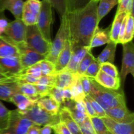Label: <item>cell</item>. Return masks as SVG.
Instances as JSON below:
<instances>
[{
	"label": "cell",
	"instance_id": "cell-1",
	"mask_svg": "<svg viewBox=\"0 0 134 134\" xmlns=\"http://www.w3.org/2000/svg\"><path fill=\"white\" fill-rule=\"evenodd\" d=\"M99 1H92L81 10L66 13L68 39L71 47H88L97 26Z\"/></svg>",
	"mask_w": 134,
	"mask_h": 134
},
{
	"label": "cell",
	"instance_id": "cell-2",
	"mask_svg": "<svg viewBox=\"0 0 134 134\" xmlns=\"http://www.w3.org/2000/svg\"><path fill=\"white\" fill-rule=\"evenodd\" d=\"M91 88L88 95L96 101L107 113L110 109L126 107V98L122 90L105 88L97 83L94 79H90Z\"/></svg>",
	"mask_w": 134,
	"mask_h": 134
},
{
	"label": "cell",
	"instance_id": "cell-3",
	"mask_svg": "<svg viewBox=\"0 0 134 134\" xmlns=\"http://www.w3.org/2000/svg\"><path fill=\"white\" fill-rule=\"evenodd\" d=\"M26 30L27 26L21 19H15L9 22L5 33L0 37L10 44L20 48L27 47L26 45Z\"/></svg>",
	"mask_w": 134,
	"mask_h": 134
},
{
	"label": "cell",
	"instance_id": "cell-4",
	"mask_svg": "<svg viewBox=\"0 0 134 134\" xmlns=\"http://www.w3.org/2000/svg\"><path fill=\"white\" fill-rule=\"evenodd\" d=\"M51 43L44 39L36 25L27 26L26 45L29 48L47 56L51 49Z\"/></svg>",
	"mask_w": 134,
	"mask_h": 134
},
{
	"label": "cell",
	"instance_id": "cell-5",
	"mask_svg": "<svg viewBox=\"0 0 134 134\" xmlns=\"http://www.w3.org/2000/svg\"><path fill=\"white\" fill-rule=\"evenodd\" d=\"M60 18L61 22L60 28L56 34L54 40L52 41L51 49L45 58V60L53 63L54 64L59 54L62 50L65 41L68 39V25L66 13Z\"/></svg>",
	"mask_w": 134,
	"mask_h": 134
},
{
	"label": "cell",
	"instance_id": "cell-6",
	"mask_svg": "<svg viewBox=\"0 0 134 134\" xmlns=\"http://www.w3.org/2000/svg\"><path fill=\"white\" fill-rule=\"evenodd\" d=\"M24 116L32 122L34 124L39 126L55 125L60 122L59 115H51L35 103L30 109L24 112H21Z\"/></svg>",
	"mask_w": 134,
	"mask_h": 134
},
{
	"label": "cell",
	"instance_id": "cell-7",
	"mask_svg": "<svg viewBox=\"0 0 134 134\" xmlns=\"http://www.w3.org/2000/svg\"><path fill=\"white\" fill-rule=\"evenodd\" d=\"M52 7L48 0H42L40 13L36 26L47 41L52 43L51 26L52 21Z\"/></svg>",
	"mask_w": 134,
	"mask_h": 134
},
{
	"label": "cell",
	"instance_id": "cell-8",
	"mask_svg": "<svg viewBox=\"0 0 134 134\" xmlns=\"http://www.w3.org/2000/svg\"><path fill=\"white\" fill-rule=\"evenodd\" d=\"M34 124L18 109L10 111L9 126L5 132L10 134H26L30 127Z\"/></svg>",
	"mask_w": 134,
	"mask_h": 134
},
{
	"label": "cell",
	"instance_id": "cell-9",
	"mask_svg": "<svg viewBox=\"0 0 134 134\" xmlns=\"http://www.w3.org/2000/svg\"><path fill=\"white\" fill-rule=\"evenodd\" d=\"M41 7V1L40 0H25L21 20L26 26L37 24Z\"/></svg>",
	"mask_w": 134,
	"mask_h": 134
},
{
	"label": "cell",
	"instance_id": "cell-10",
	"mask_svg": "<svg viewBox=\"0 0 134 134\" xmlns=\"http://www.w3.org/2000/svg\"><path fill=\"white\" fill-rule=\"evenodd\" d=\"M122 44L123 56L120 78L124 82L128 74L134 77V45L132 41Z\"/></svg>",
	"mask_w": 134,
	"mask_h": 134
},
{
	"label": "cell",
	"instance_id": "cell-11",
	"mask_svg": "<svg viewBox=\"0 0 134 134\" xmlns=\"http://www.w3.org/2000/svg\"><path fill=\"white\" fill-rule=\"evenodd\" d=\"M22 70L18 56L0 58V74L12 78L18 75Z\"/></svg>",
	"mask_w": 134,
	"mask_h": 134
},
{
	"label": "cell",
	"instance_id": "cell-12",
	"mask_svg": "<svg viewBox=\"0 0 134 134\" xmlns=\"http://www.w3.org/2000/svg\"><path fill=\"white\" fill-rule=\"evenodd\" d=\"M18 52H19L18 57L23 69H26L41 60H44L46 58L45 55L40 54L35 51L27 47L20 48Z\"/></svg>",
	"mask_w": 134,
	"mask_h": 134
},
{
	"label": "cell",
	"instance_id": "cell-13",
	"mask_svg": "<svg viewBox=\"0 0 134 134\" xmlns=\"http://www.w3.org/2000/svg\"><path fill=\"white\" fill-rule=\"evenodd\" d=\"M107 117L119 123L130 124L134 122V114L127 107L110 109L106 113Z\"/></svg>",
	"mask_w": 134,
	"mask_h": 134
},
{
	"label": "cell",
	"instance_id": "cell-14",
	"mask_svg": "<svg viewBox=\"0 0 134 134\" xmlns=\"http://www.w3.org/2000/svg\"><path fill=\"white\" fill-rule=\"evenodd\" d=\"M90 50L91 49H90L88 47H71V56L70 60L64 70L68 71L73 74H77V69L81 60L86 52Z\"/></svg>",
	"mask_w": 134,
	"mask_h": 134
},
{
	"label": "cell",
	"instance_id": "cell-15",
	"mask_svg": "<svg viewBox=\"0 0 134 134\" xmlns=\"http://www.w3.org/2000/svg\"><path fill=\"white\" fill-rule=\"evenodd\" d=\"M64 106L68 108L73 119L78 124L82 123L88 116L85 109L84 102H77L71 99L64 102Z\"/></svg>",
	"mask_w": 134,
	"mask_h": 134
},
{
	"label": "cell",
	"instance_id": "cell-16",
	"mask_svg": "<svg viewBox=\"0 0 134 134\" xmlns=\"http://www.w3.org/2000/svg\"><path fill=\"white\" fill-rule=\"evenodd\" d=\"M107 128V130L113 134H134V122L130 124L119 123L110 118L103 117L101 119Z\"/></svg>",
	"mask_w": 134,
	"mask_h": 134
},
{
	"label": "cell",
	"instance_id": "cell-17",
	"mask_svg": "<svg viewBox=\"0 0 134 134\" xmlns=\"http://www.w3.org/2000/svg\"><path fill=\"white\" fill-rule=\"evenodd\" d=\"M94 79L97 83L105 88L119 90L121 86V79L120 77H111L102 71L98 72Z\"/></svg>",
	"mask_w": 134,
	"mask_h": 134
},
{
	"label": "cell",
	"instance_id": "cell-18",
	"mask_svg": "<svg viewBox=\"0 0 134 134\" xmlns=\"http://www.w3.org/2000/svg\"><path fill=\"white\" fill-rule=\"evenodd\" d=\"M71 56V45L69 39H68L65 41L62 50L60 52L54 63L55 73L62 71L65 69L68 64H69Z\"/></svg>",
	"mask_w": 134,
	"mask_h": 134
},
{
	"label": "cell",
	"instance_id": "cell-19",
	"mask_svg": "<svg viewBox=\"0 0 134 134\" xmlns=\"http://www.w3.org/2000/svg\"><path fill=\"white\" fill-rule=\"evenodd\" d=\"M110 27H111V26L107 27V28L103 29L100 28L98 26L96 28L94 35L92 37L90 45H89L90 49L92 50L96 47L104 45V44H107L111 41Z\"/></svg>",
	"mask_w": 134,
	"mask_h": 134
},
{
	"label": "cell",
	"instance_id": "cell-20",
	"mask_svg": "<svg viewBox=\"0 0 134 134\" xmlns=\"http://www.w3.org/2000/svg\"><path fill=\"white\" fill-rule=\"evenodd\" d=\"M24 2V0H0V12L8 10L15 19H21Z\"/></svg>",
	"mask_w": 134,
	"mask_h": 134
},
{
	"label": "cell",
	"instance_id": "cell-21",
	"mask_svg": "<svg viewBox=\"0 0 134 134\" xmlns=\"http://www.w3.org/2000/svg\"><path fill=\"white\" fill-rule=\"evenodd\" d=\"M58 115L60 122L65 124L71 134H82L79 124L73 119L68 108L64 106L61 107Z\"/></svg>",
	"mask_w": 134,
	"mask_h": 134
},
{
	"label": "cell",
	"instance_id": "cell-22",
	"mask_svg": "<svg viewBox=\"0 0 134 134\" xmlns=\"http://www.w3.org/2000/svg\"><path fill=\"white\" fill-rule=\"evenodd\" d=\"M38 105L51 115H58L60 109V103L56 102L51 96H46L38 99Z\"/></svg>",
	"mask_w": 134,
	"mask_h": 134
},
{
	"label": "cell",
	"instance_id": "cell-23",
	"mask_svg": "<svg viewBox=\"0 0 134 134\" xmlns=\"http://www.w3.org/2000/svg\"><path fill=\"white\" fill-rule=\"evenodd\" d=\"M18 85L14 81H7L0 83V99L10 102L12 97L18 93Z\"/></svg>",
	"mask_w": 134,
	"mask_h": 134
},
{
	"label": "cell",
	"instance_id": "cell-24",
	"mask_svg": "<svg viewBox=\"0 0 134 134\" xmlns=\"http://www.w3.org/2000/svg\"><path fill=\"white\" fill-rule=\"evenodd\" d=\"M118 4V0H99L97 8V26H99L101 20Z\"/></svg>",
	"mask_w": 134,
	"mask_h": 134
},
{
	"label": "cell",
	"instance_id": "cell-25",
	"mask_svg": "<svg viewBox=\"0 0 134 134\" xmlns=\"http://www.w3.org/2000/svg\"><path fill=\"white\" fill-rule=\"evenodd\" d=\"M10 102L16 106L18 111L24 112L36 103L37 101L30 99L20 93H16L12 97Z\"/></svg>",
	"mask_w": 134,
	"mask_h": 134
},
{
	"label": "cell",
	"instance_id": "cell-26",
	"mask_svg": "<svg viewBox=\"0 0 134 134\" xmlns=\"http://www.w3.org/2000/svg\"><path fill=\"white\" fill-rule=\"evenodd\" d=\"M74 75L68 71L63 70L62 71L55 73L54 77V86L60 88L62 89L68 88L71 85L73 82Z\"/></svg>",
	"mask_w": 134,
	"mask_h": 134
},
{
	"label": "cell",
	"instance_id": "cell-27",
	"mask_svg": "<svg viewBox=\"0 0 134 134\" xmlns=\"http://www.w3.org/2000/svg\"><path fill=\"white\" fill-rule=\"evenodd\" d=\"M116 45H117V43L111 41L109 43H107L105 48L103 50V51L97 58V60L100 64L106 62L113 64L115 62Z\"/></svg>",
	"mask_w": 134,
	"mask_h": 134
},
{
	"label": "cell",
	"instance_id": "cell-28",
	"mask_svg": "<svg viewBox=\"0 0 134 134\" xmlns=\"http://www.w3.org/2000/svg\"><path fill=\"white\" fill-rule=\"evenodd\" d=\"M72 94V98L75 102H83L85 98V94L84 93L82 85H81L80 77L77 74L74 75L73 82L69 87Z\"/></svg>",
	"mask_w": 134,
	"mask_h": 134
},
{
	"label": "cell",
	"instance_id": "cell-29",
	"mask_svg": "<svg viewBox=\"0 0 134 134\" xmlns=\"http://www.w3.org/2000/svg\"><path fill=\"white\" fill-rule=\"evenodd\" d=\"M126 15V13L115 14L114 20L113 22L112 25L111 26V27H110V39H111V41L117 43V44L120 27H121L122 23V21Z\"/></svg>",
	"mask_w": 134,
	"mask_h": 134
},
{
	"label": "cell",
	"instance_id": "cell-30",
	"mask_svg": "<svg viewBox=\"0 0 134 134\" xmlns=\"http://www.w3.org/2000/svg\"><path fill=\"white\" fill-rule=\"evenodd\" d=\"M18 93L26 96L28 98L34 100L38 101L40 99L35 85L30 83L20 84L18 86Z\"/></svg>",
	"mask_w": 134,
	"mask_h": 134
},
{
	"label": "cell",
	"instance_id": "cell-31",
	"mask_svg": "<svg viewBox=\"0 0 134 134\" xmlns=\"http://www.w3.org/2000/svg\"><path fill=\"white\" fill-rule=\"evenodd\" d=\"M19 56L17 48L0 37V58Z\"/></svg>",
	"mask_w": 134,
	"mask_h": 134
},
{
	"label": "cell",
	"instance_id": "cell-32",
	"mask_svg": "<svg viewBox=\"0 0 134 134\" xmlns=\"http://www.w3.org/2000/svg\"><path fill=\"white\" fill-rule=\"evenodd\" d=\"M92 1V0H65L66 13L81 10Z\"/></svg>",
	"mask_w": 134,
	"mask_h": 134
},
{
	"label": "cell",
	"instance_id": "cell-33",
	"mask_svg": "<svg viewBox=\"0 0 134 134\" xmlns=\"http://www.w3.org/2000/svg\"><path fill=\"white\" fill-rule=\"evenodd\" d=\"M134 32V20L133 15L130 14H128L127 16L126 24L125 34H124V38H123L122 44L128 43L132 41L133 37Z\"/></svg>",
	"mask_w": 134,
	"mask_h": 134
},
{
	"label": "cell",
	"instance_id": "cell-34",
	"mask_svg": "<svg viewBox=\"0 0 134 134\" xmlns=\"http://www.w3.org/2000/svg\"><path fill=\"white\" fill-rule=\"evenodd\" d=\"M9 116L10 111L0 102V133L7 130Z\"/></svg>",
	"mask_w": 134,
	"mask_h": 134
},
{
	"label": "cell",
	"instance_id": "cell-35",
	"mask_svg": "<svg viewBox=\"0 0 134 134\" xmlns=\"http://www.w3.org/2000/svg\"><path fill=\"white\" fill-rule=\"evenodd\" d=\"M94 59H95V57H94V55L92 53L91 50L88 51L86 54H85V56L83 57L82 60H81L79 65L77 74L79 76L84 75L87 68H88L90 64H91V62Z\"/></svg>",
	"mask_w": 134,
	"mask_h": 134
},
{
	"label": "cell",
	"instance_id": "cell-36",
	"mask_svg": "<svg viewBox=\"0 0 134 134\" xmlns=\"http://www.w3.org/2000/svg\"><path fill=\"white\" fill-rule=\"evenodd\" d=\"M133 0H120L119 2V7L116 14L126 13L133 15Z\"/></svg>",
	"mask_w": 134,
	"mask_h": 134
},
{
	"label": "cell",
	"instance_id": "cell-37",
	"mask_svg": "<svg viewBox=\"0 0 134 134\" xmlns=\"http://www.w3.org/2000/svg\"><path fill=\"white\" fill-rule=\"evenodd\" d=\"M39 64L41 69L42 76L52 75L55 73L54 64L47 60H43L39 62Z\"/></svg>",
	"mask_w": 134,
	"mask_h": 134
},
{
	"label": "cell",
	"instance_id": "cell-38",
	"mask_svg": "<svg viewBox=\"0 0 134 134\" xmlns=\"http://www.w3.org/2000/svg\"><path fill=\"white\" fill-rule=\"evenodd\" d=\"M100 71L111 77H120L117 68L113 64L111 63L106 62L100 64Z\"/></svg>",
	"mask_w": 134,
	"mask_h": 134
},
{
	"label": "cell",
	"instance_id": "cell-39",
	"mask_svg": "<svg viewBox=\"0 0 134 134\" xmlns=\"http://www.w3.org/2000/svg\"><path fill=\"white\" fill-rule=\"evenodd\" d=\"M90 119L96 134H108V130L100 118L93 117Z\"/></svg>",
	"mask_w": 134,
	"mask_h": 134
},
{
	"label": "cell",
	"instance_id": "cell-40",
	"mask_svg": "<svg viewBox=\"0 0 134 134\" xmlns=\"http://www.w3.org/2000/svg\"><path fill=\"white\" fill-rule=\"evenodd\" d=\"M100 71V63L96 58L93 60L86 69L84 75L91 79H94Z\"/></svg>",
	"mask_w": 134,
	"mask_h": 134
},
{
	"label": "cell",
	"instance_id": "cell-41",
	"mask_svg": "<svg viewBox=\"0 0 134 134\" xmlns=\"http://www.w3.org/2000/svg\"><path fill=\"white\" fill-rule=\"evenodd\" d=\"M85 98L88 99V102H90V104H91L92 107L94 109V111H95L97 117L102 119V118L106 117V116H107L105 111H104V109L102 108V106H101L96 101L94 100V99H93L92 97H90L89 95L86 96Z\"/></svg>",
	"mask_w": 134,
	"mask_h": 134
},
{
	"label": "cell",
	"instance_id": "cell-42",
	"mask_svg": "<svg viewBox=\"0 0 134 134\" xmlns=\"http://www.w3.org/2000/svg\"><path fill=\"white\" fill-rule=\"evenodd\" d=\"M20 74L30 75L33 76V77H35L37 79H39L40 77H42L41 69L39 63H37V64L31 65V66L26 68V69H23L22 71L19 75Z\"/></svg>",
	"mask_w": 134,
	"mask_h": 134
},
{
	"label": "cell",
	"instance_id": "cell-43",
	"mask_svg": "<svg viewBox=\"0 0 134 134\" xmlns=\"http://www.w3.org/2000/svg\"><path fill=\"white\" fill-rule=\"evenodd\" d=\"M52 7L56 10L60 18L66 13L65 0H48Z\"/></svg>",
	"mask_w": 134,
	"mask_h": 134
},
{
	"label": "cell",
	"instance_id": "cell-44",
	"mask_svg": "<svg viewBox=\"0 0 134 134\" xmlns=\"http://www.w3.org/2000/svg\"><path fill=\"white\" fill-rule=\"evenodd\" d=\"M48 96H52L55 100L61 105H64V94H63V89L57 86H53L49 92Z\"/></svg>",
	"mask_w": 134,
	"mask_h": 134
},
{
	"label": "cell",
	"instance_id": "cell-45",
	"mask_svg": "<svg viewBox=\"0 0 134 134\" xmlns=\"http://www.w3.org/2000/svg\"><path fill=\"white\" fill-rule=\"evenodd\" d=\"M79 77L84 93H85V96L88 95L90 91V88H91V82H90L91 78H89L85 75L79 76Z\"/></svg>",
	"mask_w": 134,
	"mask_h": 134
},
{
	"label": "cell",
	"instance_id": "cell-46",
	"mask_svg": "<svg viewBox=\"0 0 134 134\" xmlns=\"http://www.w3.org/2000/svg\"><path fill=\"white\" fill-rule=\"evenodd\" d=\"M52 131L54 134H71L65 125L62 122H59L52 126Z\"/></svg>",
	"mask_w": 134,
	"mask_h": 134
},
{
	"label": "cell",
	"instance_id": "cell-47",
	"mask_svg": "<svg viewBox=\"0 0 134 134\" xmlns=\"http://www.w3.org/2000/svg\"><path fill=\"white\" fill-rule=\"evenodd\" d=\"M37 84L38 85H47L49 86H54V75H52L42 76L39 79Z\"/></svg>",
	"mask_w": 134,
	"mask_h": 134
},
{
	"label": "cell",
	"instance_id": "cell-48",
	"mask_svg": "<svg viewBox=\"0 0 134 134\" xmlns=\"http://www.w3.org/2000/svg\"><path fill=\"white\" fill-rule=\"evenodd\" d=\"M9 22L4 14V13L0 12V37L5 33Z\"/></svg>",
	"mask_w": 134,
	"mask_h": 134
},
{
	"label": "cell",
	"instance_id": "cell-49",
	"mask_svg": "<svg viewBox=\"0 0 134 134\" xmlns=\"http://www.w3.org/2000/svg\"><path fill=\"white\" fill-rule=\"evenodd\" d=\"M84 104H85V109H86V113L88 114V116L90 118H93V117H97V115L96 114L95 111H94V109L92 107L91 104L90 103V102L88 101V99L86 98H85L83 100Z\"/></svg>",
	"mask_w": 134,
	"mask_h": 134
},
{
	"label": "cell",
	"instance_id": "cell-50",
	"mask_svg": "<svg viewBox=\"0 0 134 134\" xmlns=\"http://www.w3.org/2000/svg\"><path fill=\"white\" fill-rule=\"evenodd\" d=\"M40 130L41 128L39 126L34 124L30 127L26 134H40Z\"/></svg>",
	"mask_w": 134,
	"mask_h": 134
},
{
	"label": "cell",
	"instance_id": "cell-51",
	"mask_svg": "<svg viewBox=\"0 0 134 134\" xmlns=\"http://www.w3.org/2000/svg\"><path fill=\"white\" fill-rule=\"evenodd\" d=\"M63 94H64V102H66V101H69L73 99V98H72L71 92V90L69 88L64 89L63 90Z\"/></svg>",
	"mask_w": 134,
	"mask_h": 134
},
{
	"label": "cell",
	"instance_id": "cell-52",
	"mask_svg": "<svg viewBox=\"0 0 134 134\" xmlns=\"http://www.w3.org/2000/svg\"><path fill=\"white\" fill-rule=\"evenodd\" d=\"M52 128L51 125H45L41 128L40 134H52Z\"/></svg>",
	"mask_w": 134,
	"mask_h": 134
},
{
	"label": "cell",
	"instance_id": "cell-53",
	"mask_svg": "<svg viewBox=\"0 0 134 134\" xmlns=\"http://www.w3.org/2000/svg\"><path fill=\"white\" fill-rule=\"evenodd\" d=\"M7 81H14V82H15L14 77H12V78H9V77H5V76L3 75L0 74V83H1V82H7Z\"/></svg>",
	"mask_w": 134,
	"mask_h": 134
},
{
	"label": "cell",
	"instance_id": "cell-54",
	"mask_svg": "<svg viewBox=\"0 0 134 134\" xmlns=\"http://www.w3.org/2000/svg\"><path fill=\"white\" fill-rule=\"evenodd\" d=\"M0 134H10V133H8V132H1Z\"/></svg>",
	"mask_w": 134,
	"mask_h": 134
},
{
	"label": "cell",
	"instance_id": "cell-55",
	"mask_svg": "<svg viewBox=\"0 0 134 134\" xmlns=\"http://www.w3.org/2000/svg\"><path fill=\"white\" fill-rule=\"evenodd\" d=\"M108 134H113V133H111V132H109V131H108Z\"/></svg>",
	"mask_w": 134,
	"mask_h": 134
},
{
	"label": "cell",
	"instance_id": "cell-56",
	"mask_svg": "<svg viewBox=\"0 0 134 134\" xmlns=\"http://www.w3.org/2000/svg\"><path fill=\"white\" fill-rule=\"evenodd\" d=\"M92 1H99V0H92Z\"/></svg>",
	"mask_w": 134,
	"mask_h": 134
},
{
	"label": "cell",
	"instance_id": "cell-57",
	"mask_svg": "<svg viewBox=\"0 0 134 134\" xmlns=\"http://www.w3.org/2000/svg\"><path fill=\"white\" fill-rule=\"evenodd\" d=\"M118 1H119H119H120V0H118Z\"/></svg>",
	"mask_w": 134,
	"mask_h": 134
},
{
	"label": "cell",
	"instance_id": "cell-58",
	"mask_svg": "<svg viewBox=\"0 0 134 134\" xmlns=\"http://www.w3.org/2000/svg\"><path fill=\"white\" fill-rule=\"evenodd\" d=\"M24 1H25V0H24Z\"/></svg>",
	"mask_w": 134,
	"mask_h": 134
}]
</instances>
